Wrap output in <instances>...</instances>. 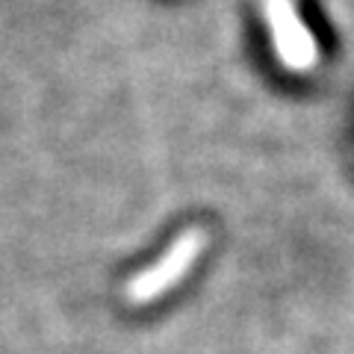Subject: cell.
<instances>
[{"label":"cell","instance_id":"1","mask_svg":"<svg viewBox=\"0 0 354 354\" xmlns=\"http://www.w3.org/2000/svg\"><path fill=\"white\" fill-rule=\"evenodd\" d=\"M204 248H207V234L201 227L183 230L151 269L139 272L136 278L127 283L130 301H151V298L162 295L165 290H171V286L195 266V260L201 257Z\"/></svg>","mask_w":354,"mask_h":354},{"label":"cell","instance_id":"2","mask_svg":"<svg viewBox=\"0 0 354 354\" xmlns=\"http://www.w3.org/2000/svg\"><path fill=\"white\" fill-rule=\"evenodd\" d=\"M266 21H269V32L278 50V59L292 71L313 68L319 59L313 32L304 27L301 15L295 12L292 0H266Z\"/></svg>","mask_w":354,"mask_h":354}]
</instances>
